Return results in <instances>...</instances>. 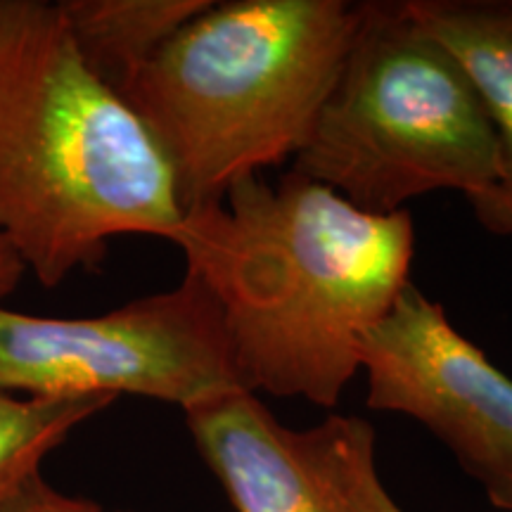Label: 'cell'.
I'll use <instances>...</instances> for the list:
<instances>
[{"instance_id":"cell-8","label":"cell","mask_w":512,"mask_h":512,"mask_svg":"<svg viewBox=\"0 0 512 512\" xmlns=\"http://www.w3.org/2000/svg\"><path fill=\"white\" fill-rule=\"evenodd\" d=\"M406 12L460 64L501 147V183L512 197V0H403Z\"/></svg>"},{"instance_id":"cell-6","label":"cell","mask_w":512,"mask_h":512,"mask_svg":"<svg viewBox=\"0 0 512 512\" xmlns=\"http://www.w3.org/2000/svg\"><path fill=\"white\" fill-rule=\"evenodd\" d=\"M368 406L425 425L498 510L512 512V380L448 320L403 287L358 344Z\"/></svg>"},{"instance_id":"cell-10","label":"cell","mask_w":512,"mask_h":512,"mask_svg":"<svg viewBox=\"0 0 512 512\" xmlns=\"http://www.w3.org/2000/svg\"><path fill=\"white\" fill-rule=\"evenodd\" d=\"M110 396H19L0 392V508L41 475V465L76 427L105 411Z\"/></svg>"},{"instance_id":"cell-3","label":"cell","mask_w":512,"mask_h":512,"mask_svg":"<svg viewBox=\"0 0 512 512\" xmlns=\"http://www.w3.org/2000/svg\"><path fill=\"white\" fill-rule=\"evenodd\" d=\"M356 24L344 0L211 3L133 76L119 95L162 150L183 214L302 152Z\"/></svg>"},{"instance_id":"cell-13","label":"cell","mask_w":512,"mask_h":512,"mask_svg":"<svg viewBox=\"0 0 512 512\" xmlns=\"http://www.w3.org/2000/svg\"><path fill=\"white\" fill-rule=\"evenodd\" d=\"M467 202L475 209L477 221L496 235H510L512 238V197L503 190L489 188L475 195H467Z\"/></svg>"},{"instance_id":"cell-1","label":"cell","mask_w":512,"mask_h":512,"mask_svg":"<svg viewBox=\"0 0 512 512\" xmlns=\"http://www.w3.org/2000/svg\"><path fill=\"white\" fill-rule=\"evenodd\" d=\"M214 294L247 392L335 408L411 273L408 211L368 214L297 171L242 178L171 235Z\"/></svg>"},{"instance_id":"cell-11","label":"cell","mask_w":512,"mask_h":512,"mask_svg":"<svg viewBox=\"0 0 512 512\" xmlns=\"http://www.w3.org/2000/svg\"><path fill=\"white\" fill-rule=\"evenodd\" d=\"M320 465L356 512H403L375 465V434L368 422L330 415L306 430Z\"/></svg>"},{"instance_id":"cell-14","label":"cell","mask_w":512,"mask_h":512,"mask_svg":"<svg viewBox=\"0 0 512 512\" xmlns=\"http://www.w3.org/2000/svg\"><path fill=\"white\" fill-rule=\"evenodd\" d=\"M27 273L29 271L27 266H24L22 256H19L17 249L0 235V302L17 290Z\"/></svg>"},{"instance_id":"cell-4","label":"cell","mask_w":512,"mask_h":512,"mask_svg":"<svg viewBox=\"0 0 512 512\" xmlns=\"http://www.w3.org/2000/svg\"><path fill=\"white\" fill-rule=\"evenodd\" d=\"M368 211L501 183V147L453 55L403 3H358L349 55L294 169Z\"/></svg>"},{"instance_id":"cell-12","label":"cell","mask_w":512,"mask_h":512,"mask_svg":"<svg viewBox=\"0 0 512 512\" xmlns=\"http://www.w3.org/2000/svg\"><path fill=\"white\" fill-rule=\"evenodd\" d=\"M0 512H102V508L88 498L64 494L46 477L36 475L0 508Z\"/></svg>"},{"instance_id":"cell-5","label":"cell","mask_w":512,"mask_h":512,"mask_svg":"<svg viewBox=\"0 0 512 512\" xmlns=\"http://www.w3.org/2000/svg\"><path fill=\"white\" fill-rule=\"evenodd\" d=\"M0 392L133 394L190 411L247 387L214 294L185 268L171 290L100 316L48 318L0 306Z\"/></svg>"},{"instance_id":"cell-2","label":"cell","mask_w":512,"mask_h":512,"mask_svg":"<svg viewBox=\"0 0 512 512\" xmlns=\"http://www.w3.org/2000/svg\"><path fill=\"white\" fill-rule=\"evenodd\" d=\"M176 181L143 121L81 60L60 5L0 0V235L57 287L121 235L171 240Z\"/></svg>"},{"instance_id":"cell-7","label":"cell","mask_w":512,"mask_h":512,"mask_svg":"<svg viewBox=\"0 0 512 512\" xmlns=\"http://www.w3.org/2000/svg\"><path fill=\"white\" fill-rule=\"evenodd\" d=\"M197 451L235 512H356L313 451L306 430H290L252 392L185 411Z\"/></svg>"},{"instance_id":"cell-9","label":"cell","mask_w":512,"mask_h":512,"mask_svg":"<svg viewBox=\"0 0 512 512\" xmlns=\"http://www.w3.org/2000/svg\"><path fill=\"white\" fill-rule=\"evenodd\" d=\"M57 5L86 67L121 93L211 0H60Z\"/></svg>"}]
</instances>
